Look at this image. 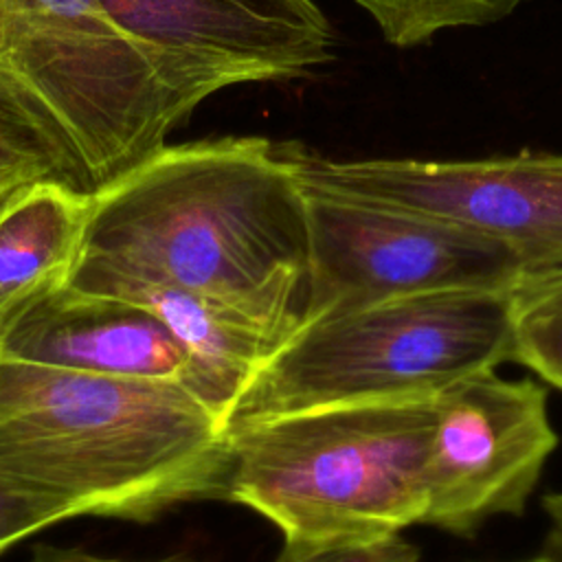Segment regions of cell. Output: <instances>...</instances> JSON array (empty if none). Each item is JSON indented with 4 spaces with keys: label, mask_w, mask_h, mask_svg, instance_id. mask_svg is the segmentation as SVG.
I'll return each instance as SVG.
<instances>
[{
    "label": "cell",
    "mask_w": 562,
    "mask_h": 562,
    "mask_svg": "<svg viewBox=\"0 0 562 562\" xmlns=\"http://www.w3.org/2000/svg\"><path fill=\"white\" fill-rule=\"evenodd\" d=\"M549 520V549L562 560V492H551L542 501Z\"/></svg>",
    "instance_id": "20"
},
{
    "label": "cell",
    "mask_w": 562,
    "mask_h": 562,
    "mask_svg": "<svg viewBox=\"0 0 562 562\" xmlns=\"http://www.w3.org/2000/svg\"><path fill=\"white\" fill-rule=\"evenodd\" d=\"M40 184L99 191L57 121L0 68V211Z\"/></svg>",
    "instance_id": "13"
},
{
    "label": "cell",
    "mask_w": 562,
    "mask_h": 562,
    "mask_svg": "<svg viewBox=\"0 0 562 562\" xmlns=\"http://www.w3.org/2000/svg\"><path fill=\"white\" fill-rule=\"evenodd\" d=\"M435 397L303 408L226 428V501L283 542L371 540L422 525Z\"/></svg>",
    "instance_id": "3"
},
{
    "label": "cell",
    "mask_w": 562,
    "mask_h": 562,
    "mask_svg": "<svg viewBox=\"0 0 562 562\" xmlns=\"http://www.w3.org/2000/svg\"><path fill=\"white\" fill-rule=\"evenodd\" d=\"M531 562H562L558 555H553V553H549V555H542V558H536V560H531Z\"/></svg>",
    "instance_id": "21"
},
{
    "label": "cell",
    "mask_w": 562,
    "mask_h": 562,
    "mask_svg": "<svg viewBox=\"0 0 562 562\" xmlns=\"http://www.w3.org/2000/svg\"><path fill=\"white\" fill-rule=\"evenodd\" d=\"M432 402L422 525L470 536L492 516H520L558 446L544 389L492 369Z\"/></svg>",
    "instance_id": "7"
},
{
    "label": "cell",
    "mask_w": 562,
    "mask_h": 562,
    "mask_svg": "<svg viewBox=\"0 0 562 562\" xmlns=\"http://www.w3.org/2000/svg\"><path fill=\"white\" fill-rule=\"evenodd\" d=\"M0 68L57 121L99 191L195 110L101 0H0Z\"/></svg>",
    "instance_id": "5"
},
{
    "label": "cell",
    "mask_w": 562,
    "mask_h": 562,
    "mask_svg": "<svg viewBox=\"0 0 562 562\" xmlns=\"http://www.w3.org/2000/svg\"><path fill=\"white\" fill-rule=\"evenodd\" d=\"M29 562H206L189 553H171L156 560H123L112 555H99L79 547H61V544H35Z\"/></svg>",
    "instance_id": "19"
},
{
    "label": "cell",
    "mask_w": 562,
    "mask_h": 562,
    "mask_svg": "<svg viewBox=\"0 0 562 562\" xmlns=\"http://www.w3.org/2000/svg\"><path fill=\"white\" fill-rule=\"evenodd\" d=\"M193 108L237 83L292 79L331 59L312 0H101Z\"/></svg>",
    "instance_id": "8"
},
{
    "label": "cell",
    "mask_w": 562,
    "mask_h": 562,
    "mask_svg": "<svg viewBox=\"0 0 562 562\" xmlns=\"http://www.w3.org/2000/svg\"><path fill=\"white\" fill-rule=\"evenodd\" d=\"M0 356L70 371L182 384L224 424L233 400L209 369L145 307L70 283L0 327Z\"/></svg>",
    "instance_id": "10"
},
{
    "label": "cell",
    "mask_w": 562,
    "mask_h": 562,
    "mask_svg": "<svg viewBox=\"0 0 562 562\" xmlns=\"http://www.w3.org/2000/svg\"><path fill=\"white\" fill-rule=\"evenodd\" d=\"M277 562H424L422 551L400 533L371 540L283 542Z\"/></svg>",
    "instance_id": "17"
},
{
    "label": "cell",
    "mask_w": 562,
    "mask_h": 562,
    "mask_svg": "<svg viewBox=\"0 0 562 562\" xmlns=\"http://www.w3.org/2000/svg\"><path fill=\"white\" fill-rule=\"evenodd\" d=\"M512 301L516 316L536 312V310H549L562 305V268L538 272V274H525L514 288H512Z\"/></svg>",
    "instance_id": "18"
},
{
    "label": "cell",
    "mask_w": 562,
    "mask_h": 562,
    "mask_svg": "<svg viewBox=\"0 0 562 562\" xmlns=\"http://www.w3.org/2000/svg\"><path fill=\"white\" fill-rule=\"evenodd\" d=\"M514 360L562 391V305L516 316Z\"/></svg>",
    "instance_id": "16"
},
{
    "label": "cell",
    "mask_w": 562,
    "mask_h": 562,
    "mask_svg": "<svg viewBox=\"0 0 562 562\" xmlns=\"http://www.w3.org/2000/svg\"><path fill=\"white\" fill-rule=\"evenodd\" d=\"M325 180L419 211L505 244L525 274L562 268V154L518 151L476 160H334L305 145Z\"/></svg>",
    "instance_id": "9"
},
{
    "label": "cell",
    "mask_w": 562,
    "mask_h": 562,
    "mask_svg": "<svg viewBox=\"0 0 562 562\" xmlns=\"http://www.w3.org/2000/svg\"><path fill=\"white\" fill-rule=\"evenodd\" d=\"M75 514L59 498L0 472V553L18 540Z\"/></svg>",
    "instance_id": "15"
},
{
    "label": "cell",
    "mask_w": 562,
    "mask_h": 562,
    "mask_svg": "<svg viewBox=\"0 0 562 562\" xmlns=\"http://www.w3.org/2000/svg\"><path fill=\"white\" fill-rule=\"evenodd\" d=\"M228 470L226 424L187 386L0 356V472L75 516L226 501Z\"/></svg>",
    "instance_id": "2"
},
{
    "label": "cell",
    "mask_w": 562,
    "mask_h": 562,
    "mask_svg": "<svg viewBox=\"0 0 562 562\" xmlns=\"http://www.w3.org/2000/svg\"><path fill=\"white\" fill-rule=\"evenodd\" d=\"M512 290L389 299L307 321L248 382L226 428L303 408L435 397L514 360Z\"/></svg>",
    "instance_id": "4"
},
{
    "label": "cell",
    "mask_w": 562,
    "mask_h": 562,
    "mask_svg": "<svg viewBox=\"0 0 562 562\" xmlns=\"http://www.w3.org/2000/svg\"><path fill=\"white\" fill-rule=\"evenodd\" d=\"M378 24L382 37L411 48L430 37L468 26H485L509 18L529 0H353Z\"/></svg>",
    "instance_id": "14"
},
{
    "label": "cell",
    "mask_w": 562,
    "mask_h": 562,
    "mask_svg": "<svg viewBox=\"0 0 562 562\" xmlns=\"http://www.w3.org/2000/svg\"><path fill=\"white\" fill-rule=\"evenodd\" d=\"M68 283L136 303L158 316L222 384L233 406L252 375L277 353L252 325L171 281L79 257Z\"/></svg>",
    "instance_id": "11"
},
{
    "label": "cell",
    "mask_w": 562,
    "mask_h": 562,
    "mask_svg": "<svg viewBox=\"0 0 562 562\" xmlns=\"http://www.w3.org/2000/svg\"><path fill=\"white\" fill-rule=\"evenodd\" d=\"M301 143H279L301 191L310 237L307 321L389 299L512 290L520 259L501 241L318 176Z\"/></svg>",
    "instance_id": "6"
},
{
    "label": "cell",
    "mask_w": 562,
    "mask_h": 562,
    "mask_svg": "<svg viewBox=\"0 0 562 562\" xmlns=\"http://www.w3.org/2000/svg\"><path fill=\"white\" fill-rule=\"evenodd\" d=\"M187 288L279 351L310 314V237L279 143L167 145L90 202L81 255Z\"/></svg>",
    "instance_id": "1"
},
{
    "label": "cell",
    "mask_w": 562,
    "mask_h": 562,
    "mask_svg": "<svg viewBox=\"0 0 562 562\" xmlns=\"http://www.w3.org/2000/svg\"><path fill=\"white\" fill-rule=\"evenodd\" d=\"M94 195L40 184L0 211V327L68 283Z\"/></svg>",
    "instance_id": "12"
}]
</instances>
